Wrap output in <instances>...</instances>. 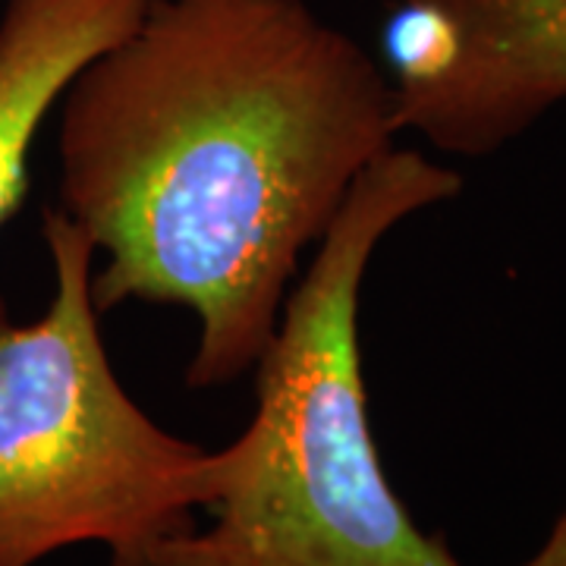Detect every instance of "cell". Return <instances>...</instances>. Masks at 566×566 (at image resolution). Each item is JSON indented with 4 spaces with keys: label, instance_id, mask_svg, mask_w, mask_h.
<instances>
[{
    "label": "cell",
    "instance_id": "cell-1",
    "mask_svg": "<svg viewBox=\"0 0 566 566\" xmlns=\"http://www.w3.org/2000/svg\"><path fill=\"white\" fill-rule=\"evenodd\" d=\"M57 107L95 308H189L192 390L255 368L303 255L400 136L390 76L308 0H151Z\"/></svg>",
    "mask_w": 566,
    "mask_h": 566
},
{
    "label": "cell",
    "instance_id": "cell-2",
    "mask_svg": "<svg viewBox=\"0 0 566 566\" xmlns=\"http://www.w3.org/2000/svg\"><path fill=\"white\" fill-rule=\"evenodd\" d=\"M460 192L463 177L416 148L365 167L255 363L252 419L218 450L211 526L170 538L151 566H463L387 482L359 344L378 245Z\"/></svg>",
    "mask_w": 566,
    "mask_h": 566
},
{
    "label": "cell",
    "instance_id": "cell-3",
    "mask_svg": "<svg viewBox=\"0 0 566 566\" xmlns=\"http://www.w3.org/2000/svg\"><path fill=\"white\" fill-rule=\"evenodd\" d=\"M54 293L35 322L0 296V566L102 545L151 566L218 497V450L164 431L114 371L92 300L95 245L57 205L41 211Z\"/></svg>",
    "mask_w": 566,
    "mask_h": 566
},
{
    "label": "cell",
    "instance_id": "cell-4",
    "mask_svg": "<svg viewBox=\"0 0 566 566\" xmlns=\"http://www.w3.org/2000/svg\"><path fill=\"white\" fill-rule=\"evenodd\" d=\"M400 133L488 158L566 102V0H397Z\"/></svg>",
    "mask_w": 566,
    "mask_h": 566
},
{
    "label": "cell",
    "instance_id": "cell-5",
    "mask_svg": "<svg viewBox=\"0 0 566 566\" xmlns=\"http://www.w3.org/2000/svg\"><path fill=\"white\" fill-rule=\"evenodd\" d=\"M151 0H3L0 10V230L29 196L41 126L82 66L133 32Z\"/></svg>",
    "mask_w": 566,
    "mask_h": 566
},
{
    "label": "cell",
    "instance_id": "cell-6",
    "mask_svg": "<svg viewBox=\"0 0 566 566\" xmlns=\"http://www.w3.org/2000/svg\"><path fill=\"white\" fill-rule=\"evenodd\" d=\"M520 566H566V504L560 510V516L554 520L551 532H547L545 545Z\"/></svg>",
    "mask_w": 566,
    "mask_h": 566
}]
</instances>
